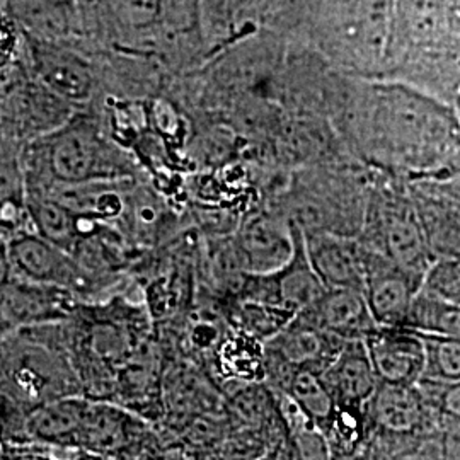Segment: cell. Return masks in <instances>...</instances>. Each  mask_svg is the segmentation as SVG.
Here are the masks:
<instances>
[{
    "mask_svg": "<svg viewBox=\"0 0 460 460\" xmlns=\"http://www.w3.org/2000/svg\"><path fill=\"white\" fill-rule=\"evenodd\" d=\"M28 191L55 184L123 180L128 171L118 148L89 116L74 115L60 128L30 140L21 154Z\"/></svg>",
    "mask_w": 460,
    "mask_h": 460,
    "instance_id": "obj_1",
    "label": "cell"
},
{
    "mask_svg": "<svg viewBox=\"0 0 460 460\" xmlns=\"http://www.w3.org/2000/svg\"><path fill=\"white\" fill-rule=\"evenodd\" d=\"M378 132L385 144L411 163L438 161L460 138L454 104L427 94L410 84L385 85L378 91Z\"/></svg>",
    "mask_w": 460,
    "mask_h": 460,
    "instance_id": "obj_2",
    "label": "cell"
},
{
    "mask_svg": "<svg viewBox=\"0 0 460 460\" xmlns=\"http://www.w3.org/2000/svg\"><path fill=\"white\" fill-rule=\"evenodd\" d=\"M397 0H338L324 38L341 62L377 66L394 55Z\"/></svg>",
    "mask_w": 460,
    "mask_h": 460,
    "instance_id": "obj_3",
    "label": "cell"
},
{
    "mask_svg": "<svg viewBox=\"0 0 460 460\" xmlns=\"http://www.w3.org/2000/svg\"><path fill=\"white\" fill-rule=\"evenodd\" d=\"M16 279H30L81 292L89 287L91 273L64 247L49 243L34 230H22L7 241Z\"/></svg>",
    "mask_w": 460,
    "mask_h": 460,
    "instance_id": "obj_4",
    "label": "cell"
},
{
    "mask_svg": "<svg viewBox=\"0 0 460 460\" xmlns=\"http://www.w3.org/2000/svg\"><path fill=\"white\" fill-rule=\"evenodd\" d=\"M74 309V292L30 279H14L0 294V341L22 329L66 321Z\"/></svg>",
    "mask_w": 460,
    "mask_h": 460,
    "instance_id": "obj_5",
    "label": "cell"
},
{
    "mask_svg": "<svg viewBox=\"0 0 460 460\" xmlns=\"http://www.w3.org/2000/svg\"><path fill=\"white\" fill-rule=\"evenodd\" d=\"M34 75L60 98L81 104L93 98L96 75L81 53L66 47V41L34 38L24 33Z\"/></svg>",
    "mask_w": 460,
    "mask_h": 460,
    "instance_id": "obj_6",
    "label": "cell"
},
{
    "mask_svg": "<svg viewBox=\"0 0 460 460\" xmlns=\"http://www.w3.org/2000/svg\"><path fill=\"white\" fill-rule=\"evenodd\" d=\"M423 281L380 251L365 249L363 294L378 326H406L412 300Z\"/></svg>",
    "mask_w": 460,
    "mask_h": 460,
    "instance_id": "obj_7",
    "label": "cell"
},
{
    "mask_svg": "<svg viewBox=\"0 0 460 460\" xmlns=\"http://www.w3.org/2000/svg\"><path fill=\"white\" fill-rule=\"evenodd\" d=\"M395 66L402 83L454 104L460 94V31L408 51Z\"/></svg>",
    "mask_w": 460,
    "mask_h": 460,
    "instance_id": "obj_8",
    "label": "cell"
},
{
    "mask_svg": "<svg viewBox=\"0 0 460 460\" xmlns=\"http://www.w3.org/2000/svg\"><path fill=\"white\" fill-rule=\"evenodd\" d=\"M378 382L420 384L425 372V341L408 326H378L365 340Z\"/></svg>",
    "mask_w": 460,
    "mask_h": 460,
    "instance_id": "obj_9",
    "label": "cell"
},
{
    "mask_svg": "<svg viewBox=\"0 0 460 460\" xmlns=\"http://www.w3.org/2000/svg\"><path fill=\"white\" fill-rule=\"evenodd\" d=\"M338 411L367 412L378 377L363 340L345 341L331 362L319 372Z\"/></svg>",
    "mask_w": 460,
    "mask_h": 460,
    "instance_id": "obj_10",
    "label": "cell"
},
{
    "mask_svg": "<svg viewBox=\"0 0 460 460\" xmlns=\"http://www.w3.org/2000/svg\"><path fill=\"white\" fill-rule=\"evenodd\" d=\"M343 343V340L315 324L309 315L298 313L275 332L268 349L270 358L287 372L296 368L321 372Z\"/></svg>",
    "mask_w": 460,
    "mask_h": 460,
    "instance_id": "obj_11",
    "label": "cell"
},
{
    "mask_svg": "<svg viewBox=\"0 0 460 460\" xmlns=\"http://www.w3.org/2000/svg\"><path fill=\"white\" fill-rule=\"evenodd\" d=\"M367 412L376 427L394 437H412L427 429L437 418L423 395L420 384L378 382Z\"/></svg>",
    "mask_w": 460,
    "mask_h": 460,
    "instance_id": "obj_12",
    "label": "cell"
},
{
    "mask_svg": "<svg viewBox=\"0 0 460 460\" xmlns=\"http://www.w3.org/2000/svg\"><path fill=\"white\" fill-rule=\"evenodd\" d=\"M296 251L292 224L260 215L241 232L237 252L251 275H273L288 263Z\"/></svg>",
    "mask_w": 460,
    "mask_h": 460,
    "instance_id": "obj_13",
    "label": "cell"
},
{
    "mask_svg": "<svg viewBox=\"0 0 460 460\" xmlns=\"http://www.w3.org/2000/svg\"><path fill=\"white\" fill-rule=\"evenodd\" d=\"M302 313L343 341L365 340L378 328L365 294L358 288H326L313 307Z\"/></svg>",
    "mask_w": 460,
    "mask_h": 460,
    "instance_id": "obj_14",
    "label": "cell"
},
{
    "mask_svg": "<svg viewBox=\"0 0 460 460\" xmlns=\"http://www.w3.org/2000/svg\"><path fill=\"white\" fill-rule=\"evenodd\" d=\"M140 433V421L133 414L101 399H91L79 437V450L101 457L121 454L138 442Z\"/></svg>",
    "mask_w": 460,
    "mask_h": 460,
    "instance_id": "obj_15",
    "label": "cell"
},
{
    "mask_svg": "<svg viewBox=\"0 0 460 460\" xmlns=\"http://www.w3.org/2000/svg\"><path fill=\"white\" fill-rule=\"evenodd\" d=\"M89 401L79 394H68L38 404L26 418L28 440L53 448L79 450V437Z\"/></svg>",
    "mask_w": 460,
    "mask_h": 460,
    "instance_id": "obj_16",
    "label": "cell"
},
{
    "mask_svg": "<svg viewBox=\"0 0 460 460\" xmlns=\"http://www.w3.org/2000/svg\"><path fill=\"white\" fill-rule=\"evenodd\" d=\"M305 247L314 270L328 288L348 287L363 292V247L353 243L351 239L334 234L305 235Z\"/></svg>",
    "mask_w": 460,
    "mask_h": 460,
    "instance_id": "obj_17",
    "label": "cell"
},
{
    "mask_svg": "<svg viewBox=\"0 0 460 460\" xmlns=\"http://www.w3.org/2000/svg\"><path fill=\"white\" fill-rule=\"evenodd\" d=\"M382 241V254L416 279L425 281L429 268L437 260L428 241L427 229L412 208L401 207L387 215Z\"/></svg>",
    "mask_w": 460,
    "mask_h": 460,
    "instance_id": "obj_18",
    "label": "cell"
},
{
    "mask_svg": "<svg viewBox=\"0 0 460 460\" xmlns=\"http://www.w3.org/2000/svg\"><path fill=\"white\" fill-rule=\"evenodd\" d=\"M31 229L49 243L74 251L83 241V217L47 193H28Z\"/></svg>",
    "mask_w": 460,
    "mask_h": 460,
    "instance_id": "obj_19",
    "label": "cell"
},
{
    "mask_svg": "<svg viewBox=\"0 0 460 460\" xmlns=\"http://www.w3.org/2000/svg\"><path fill=\"white\" fill-rule=\"evenodd\" d=\"M31 226L28 181L21 157L0 155V243Z\"/></svg>",
    "mask_w": 460,
    "mask_h": 460,
    "instance_id": "obj_20",
    "label": "cell"
},
{
    "mask_svg": "<svg viewBox=\"0 0 460 460\" xmlns=\"http://www.w3.org/2000/svg\"><path fill=\"white\" fill-rule=\"evenodd\" d=\"M285 384V394L290 395L298 410L304 412L315 427L321 429L334 423L338 408L317 370L296 368Z\"/></svg>",
    "mask_w": 460,
    "mask_h": 460,
    "instance_id": "obj_21",
    "label": "cell"
},
{
    "mask_svg": "<svg viewBox=\"0 0 460 460\" xmlns=\"http://www.w3.org/2000/svg\"><path fill=\"white\" fill-rule=\"evenodd\" d=\"M406 326L420 332L460 336V304L421 287L412 300Z\"/></svg>",
    "mask_w": 460,
    "mask_h": 460,
    "instance_id": "obj_22",
    "label": "cell"
},
{
    "mask_svg": "<svg viewBox=\"0 0 460 460\" xmlns=\"http://www.w3.org/2000/svg\"><path fill=\"white\" fill-rule=\"evenodd\" d=\"M425 341V372L423 378L435 382H459L460 336H445L421 332Z\"/></svg>",
    "mask_w": 460,
    "mask_h": 460,
    "instance_id": "obj_23",
    "label": "cell"
},
{
    "mask_svg": "<svg viewBox=\"0 0 460 460\" xmlns=\"http://www.w3.org/2000/svg\"><path fill=\"white\" fill-rule=\"evenodd\" d=\"M420 387L437 420L447 423H460V380L459 382H435L420 380Z\"/></svg>",
    "mask_w": 460,
    "mask_h": 460,
    "instance_id": "obj_24",
    "label": "cell"
},
{
    "mask_svg": "<svg viewBox=\"0 0 460 460\" xmlns=\"http://www.w3.org/2000/svg\"><path fill=\"white\" fill-rule=\"evenodd\" d=\"M115 14L116 21L132 28L146 30L161 19V0H102Z\"/></svg>",
    "mask_w": 460,
    "mask_h": 460,
    "instance_id": "obj_25",
    "label": "cell"
},
{
    "mask_svg": "<svg viewBox=\"0 0 460 460\" xmlns=\"http://www.w3.org/2000/svg\"><path fill=\"white\" fill-rule=\"evenodd\" d=\"M423 287L437 296L460 304V252L437 260L429 268Z\"/></svg>",
    "mask_w": 460,
    "mask_h": 460,
    "instance_id": "obj_26",
    "label": "cell"
},
{
    "mask_svg": "<svg viewBox=\"0 0 460 460\" xmlns=\"http://www.w3.org/2000/svg\"><path fill=\"white\" fill-rule=\"evenodd\" d=\"M14 279L16 277H14V268L9 256L7 241H2L0 243V294L11 285V281Z\"/></svg>",
    "mask_w": 460,
    "mask_h": 460,
    "instance_id": "obj_27",
    "label": "cell"
},
{
    "mask_svg": "<svg viewBox=\"0 0 460 460\" xmlns=\"http://www.w3.org/2000/svg\"><path fill=\"white\" fill-rule=\"evenodd\" d=\"M454 108H456V113L459 116V123H460V94L457 96V99L454 101Z\"/></svg>",
    "mask_w": 460,
    "mask_h": 460,
    "instance_id": "obj_28",
    "label": "cell"
},
{
    "mask_svg": "<svg viewBox=\"0 0 460 460\" xmlns=\"http://www.w3.org/2000/svg\"><path fill=\"white\" fill-rule=\"evenodd\" d=\"M2 452H4V444H2V440H0V459H2Z\"/></svg>",
    "mask_w": 460,
    "mask_h": 460,
    "instance_id": "obj_29",
    "label": "cell"
}]
</instances>
